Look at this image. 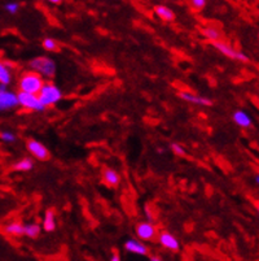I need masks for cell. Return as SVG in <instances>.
Listing matches in <instances>:
<instances>
[{"label":"cell","instance_id":"cell-9","mask_svg":"<svg viewBox=\"0 0 259 261\" xmlns=\"http://www.w3.org/2000/svg\"><path fill=\"white\" fill-rule=\"evenodd\" d=\"M179 96L184 101H188V103H192V104H198V106H205V107L213 106V100H211V99L205 98V96H198V95H194L192 94V92L182 91L179 92Z\"/></svg>","mask_w":259,"mask_h":261},{"label":"cell","instance_id":"cell-3","mask_svg":"<svg viewBox=\"0 0 259 261\" xmlns=\"http://www.w3.org/2000/svg\"><path fill=\"white\" fill-rule=\"evenodd\" d=\"M38 98H39L40 103L44 107H51L63 99V91L56 85L44 84V86L42 87L40 92L38 94Z\"/></svg>","mask_w":259,"mask_h":261},{"label":"cell","instance_id":"cell-11","mask_svg":"<svg viewBox=\"0 0 259 261\" xmlns=\"http://www.w3.org/2000/svg\"><path fill=\"white\" fill-rule=\"evenodd\" d=\"M125 248L131 253H136V255H147L148 253V247L146 244H142L141 242L136 241V239H130L125 243Z\"/></svg>","mask_w":259,"mask_h":261},{"label":"cell","instance_id":"cell-4","mask_svg":"<svg viewBox=\"0 0 259 261\" xmlns=\"http://www.w3.org/2000/svg\"><path fill=\"white\" fill-rule=\"evenodd\" d=\"M18 106L23 107L26 109H32V111H38V112H43L46 107L40 103L38 95L26 94V92H18L17 94Z\"/></svg>","mask_w":259,"mask_h":261},{"label":"cell","instance_id":"cell-29","mask_svg":"<svg viewBox=\"0 0 259 261\" xmlns=\"http://www.w3.org/2000/svg\"><path fill=\"white\" fill-rule=\"evenodd\" d=\"M255 182L259 185V175H256V177H255Z\"/></svg>","mask_w":259,"mask_h":261},{"label":"cell","instance_id":"cell-10","mask_svg":"<svg viewBox=\"0 0 259 261\" xmlns=\"http://www.w3.org/2000/svg\"><path fill=\"white\" fill-rule=\"evenodd\" d=\"M158 242H160L165 248H167V250H171V251L179 250V242H178V239L175 238L172 234H170V232H162V234H160V237H158Z\"/></svg>","mask_w":259,"mask_h":261},{"label":"cell","instance_id":"cell-1","mask_svg":"<svg viewBox=\"0 0 259 261\" xmlns=\"http://www.w3.org/2000/svg\"><path fill=\"white\" fill-rule=\"evenodd\" d=\"M44 86V80L42 75H39L35 72H26L21 75L18 87L20 92H26V94L38 95Z\"/></svg>","mask_w":259,"mask_h":261},{"label":"cell","instance_id":"cell-16","mask_svg":"<svg viewBox=\"0 0 259 261\" xmlns=\"http://www.w3.org/2000/svg\"><path fill=\"white\" fill-rule=\"evenodd\" d=\"M234 121L241 127H249L251 125V118L244 111H236L234 113Z\"/></svg>","mask_w":259,"mask_h":261},{"label":"cell","instance_id":"cell-22","mask_svg":"<svg viewBox=\"0 0 259 261\" xmlns=\"http://www.w3.org/2000/svg\"><path fill=\"white\" fill-rule=\"evenodd\" d=\"M0 138H2L3 142H6V143H12V142L16 141V135L11 132H3L0 133Z\"/></svg>","mask_w":259,"mask_h":261},{"label":"cell","instance_id":"cell-12","mask_svg":"<svg viewBox=\"0 0 259 261\" xmlns=\"http://www.w3.org/2000/svg\"><path fill=\"white\" fill-rule=\"evenodd\" d=\"M4 232H7L8 236L12 237L25 236V225L16 221L11 222V224H7L6 226H4Z\"/></svg>","mask_w":259,"mask_h":261},{"label":"cell","instance_id":"cell-18","mask_svg":"<svg viewBox=\"0 0 259 261\" xmlns=\"http://www.w3.org/2000/svg\"><path fill=\"white\" fill-rule=\"evenodd\" d=\"M43 229L46 231H53L56 229V220H54V212L53 210H48L43 220Z\"/></svg>","mask_w":259,"mask_h":261},{"label":"cell","instance_id":"cell-23","mask_svg":"<svg viewBox=\"0 0 259 261\" xmlns=\"http://www.w3.org/2000/svg\"><path fill=\"white\" fill-rule=\"evenodd\" d=\"M171 149H172V152H174L177 156H184L185 155L184 148H183V147L178 143L172 144V146H171Z\"/></svg>","mask_w":259,"mask_h":261},{"label":"cell","instance_id":"cell-15","mask_svg":"<svg viewBox=\"0 0 259 261\" xmlns=\"http://www.w3.org/2000/svg\"><path fill=\"white\" fill-rule=\"evenodd\" d=\"M154 12H156V15L163 21H172L175 18L174 12L171 11V9L166 6L154 7Z\"/></svg>","mask_w":259,"mask_h":261},{"label":"cell","instance_id":"cell-5","mask_svg":"<svg viewBox=\"0 0 259 261\" xmlns=\"http://www.w3.org/2000/svg\"><path fill=\"white\" fill-rule=\"evenodd\" d=\"M18 106L17 94L9 91L7 87L0 86V112L8 111Z\"/></svg>","mask_w":259,"mask_h":261},{"label":"cell","instance_id":"cell-25","mask_svg":"<svg viewBox=\"0 0 259 261\" xmlns=\"http://www.w3.org/2000/svg\"><path fill=\"white\" fill-rule=\"evenodd\" d=\"M191 6L194 9H203L206 6V2L205 0H193V2H191Z\"/></svg>","mask_w":259,"mask_h":261},{"label":"cell","instance_id":"cell-14","mask_svg":"<svg viewBox=\"0 0 259 261\" xmlns=\"http://www.w3.org/2000/svg\"><path fill=\"white\" fill-rule=\"evenodd\" d=\"M104 181H105L106 185L114 187L121 182V177L118 174V172H116L114 169H110V168H106L104 170Z\"/></svg>","mask_w":259,"mask_h":261},{"label":"cell","instance_id":"cell-20","mask_svg":"<svg viewBox=\"0 0 259 261\" xmlns=\"http://www.w3.org/2000/svg\"><path fill=\"white\" fill-rule=\"evenodd\" d=\"M40 232V226L38 224H27L25 225V236L28 238H38Z\"/></svg>","mask_w":259,"mask_h":261},{"label":"cell","instance_id":"cell-6","mask_svg":"<svg viewBox=\"0 0 259 261\" xmlns=\"http://www.w3.org/2000/svg\"><path fill=\"white\" fill-rule=\"evenodd\" d=\"M213 46L215 47V48L218 49L219 52H222L223 55H225L227 58H231V59H235V60H240V61H248V56L244 54H241V52H237L236 49L232 48L231 46H228L227 43H224V42H214Z\"/></svg>","mask_w":259,"mask_h":261},{"label":"cell","instance_id":"cell-21","mask_svg":"<svg viewBox=\"0 0 259 261\" xmlns=\"http://www.w3.org/2000/svg\"><path fill=\"white\" fill-rule=\"evenodd\" d=\"M43 48L47 49L49 52H54V51H59V44L54 39L52 38H46V39L43 40Z\"/></svg>","mask_w":259,"mask_h":261},{"label":"cell","instance_id":"cell-28","mask_svg":"<svg viewBox=\"0 0 259 261\" xmlns=\"http://www.w3.org/2000/svg\"><path fill=\"white\" fill-rule=\"evenodd\" d=\"M51 3H52V4H59V3H60V2H56V0H52Z\"/></svg>","mask_w":259,"mask_h":261},{"label":"cell","instance_id":"cell-2","mask_svg":"<svg viewBox=\"0 0 259 261\" xmlns=\"http://www.w3.org/2000/svg\"><path fill=\"white\" fill-rule=\"evenodd\" d=\"M28 66L32 72L38 73L42 77L52 78L56 73V64L52 59L49 58H37L33 59L30 63H28Z\"/></svg>","mask_w":259,"mask_h":261},{"label":"cell","instance_id":"cell-8","mask_svg":"<svg viewBox=\"0 0 259 261\" xmlns=\"http://www.w3.org/2000/svg\"><path fill=\"white\" fill-rule=\"evenodd\" d=\"M157 234L156 226L151 222H140L136 226V236L141 241H152Z\"/></svg>","mask_w":259,"mask_h":261},{"label":"cell","instance_id":"cell-26","mask_svg":"<svg viewBox=\"0 0 259 261\" xmlns=\"http://www.w3.org/2000/svg\"><path fill=\"white\" fill-rule=\"evenodd\" d=\"M110 261H121V257H120V256L117 255V253H114V255L111 256Z\"/></svg>","mask_w":259,"mask_h":261},{"label":"cell","instance_id":"cell-17","mask_svg":"<svg viewBox=\"0 0 259 261\" xmlns=\"http://www.w3.org/2000/svg\"><path fill=\"white\" fill-rule=\"evenodd\" d=\"M204 35H205L208 39H210L211 42H222L223 34L217 29V28H213V26H208V28H204L203 29Z\"/></svg>","mask_w":259,"mask_h":261},{"label":"cell","instance_id":"cell-30","mask_svg":"<svg viewBox=\"0 0 259 261\" xmlns=\"http://www.w3.org/2000/svg\"><path fill=\"white\" fill-rule=\"evenodd\" d=\"M258 211H259V203H258Z\"/></svg>","mask_w":259,"mask_h":261},{"label":"cell","instance_id":"cell-27","mask_svg":"<svg viewBox=\"0 0 259 261\" xmlns=\"http://www.w3.org/2000/svg\"><path fill=\"white\" fill-rule=\"evenodd\" d=\"M151 261H162V260H161V258L157 257V256H153V257L151 258Z\"/></svg>","mask_w":259,"mask_h":261},{"label":"cell","instance_id":"cell-24","mask_svg":"<svg viewBox=\"0 0 259 261\" xmlns=\"http://www.w3.org/2000/svg\"><path fill=\"white\" fill-rule=\"evenodd\" d=\"M4 8H6V11L9 12L11 15H14V13H16V12L18 11L20 6H18L17 3H7Z\"/></svg>","mask_w":259,"mask_h":261},{"label":"cell","instance_id":"cell-13","mask_svg":"<svg viewBox=\"0 0 259 261\" xmlns=\"http://www.w3.org/2000/svg\"><path fill=\"white\" fill-rule=\"evenodd\" d=\"M12 82L11 68L6 63L0 61V86L7 87Z\"/></svg>","mask_w":259,"mask_h":261},{"label":"cell","instance_id":"cell-19","mask_svg":"<svg viewBox=\"0 0 259 261\" xmlns=\"http://www.w3.org/2000/svg\"><path fill=\"white\" fill-rule=\"evenodd\" d=\"M13 168L16 170H18V172H28V170H32L34 168V161L28 158L21 159L20 161L14 163Z\"/></svg>","mask_w":259,"mask_h":261},{"label":"cell","instance_id":"cell-7","mask_svg":"<svg viewBox=\"0 0 259 261\" xmlns=\"http://www.w3.org/2000/svg\"><path fill=\"white\" fill-rule=\"evenodd\" d=\"M26 147H27L28 152L32 153L34 158H37L38 160H47V159H49V151L39 141L30 139L27 144H26Z\"/></svg>","mask_w":259,"mask_h":261}]
</instances>
